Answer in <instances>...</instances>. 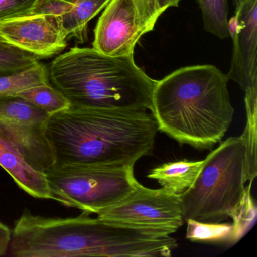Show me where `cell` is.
I'll return each mask as SVG.
<instances>
[{"label":"cell","instance_id":"cell-4","mask_svg":"<svg viewBox=\"0 0 257 257\" xmlns=\"http://www.w3.org/2000/svg\"><path fill=\"white\" fill-rule=\"evenodd\" d=\"M48 67L49 83L71 106L108 110H151L156 80L135 64L134 55L112 57L94 48L70 49Z\"/></svg>","mask_w":257,"mask_h":257},{"label":"cell","instance_id":"cell-13","mask_svg":"<svg viewBox=\"0 0 257 257\" xmlns=\"http://www.w3.org/2000/svg\"><path fill=\"white\" fill-rule=\"evenodd\" d=\"M203 164L204 160L187 159L167 162L153 168L147 177L156 180L168 192L181 195L192 186Z\"/></svg>","mask_w":257,"mask_h":257},{"label":"cell","instance_id":"cell-21","mask_svg":"<svg viewBox=\"0 0 257 257\" xmlns=\"http://www.w3.org/2000/svg\"><path fill=\"white\" fill-rule=\"evenodd\" d=\"M250 186L246 187L243 198L230 216L233 219V243L240 240L255 217L256 209L250 195Z\"/></svg>","mask_w":257,"mask_h":257},{"label":"cell","instance_id":"cell-7","mask_svg":"<svg viewBox=\"0 0 257 257\" xmlns=\"http://www.w3.org/2000/svg\"><path fill=\"white\" fill-rule=\"evenodd\" d=\"M49 116L17 96L0 97V127L27 161L43 173L56 162L46 135Z\"/></svg>","mask_w":257,"mask_h":257},{"label":"cell","instance_id":"cell-19","mask_svg":"<svg viewBox=\"0 0 257 257\" xmlns=\"http://www.w3.org/2000/svg\"><path fill=\"white\" fill-rule=\"evenodd\" d=\"M38 58L0 39V76L14 74L34 67Z\"/></svg>","mask_w":257,"mask_h":257},{"label":"cell","instance_id":"cell-8","mask_svg":"<svg viewBox=\"0 0 257 257\" xmlns=\"http://www.w3.org/2000/svg\"><path fill=\"white\" fill-rule=\"evenodd\" d=\"M110 222L175 233L184 223L180 195L166 189H148L140 183L117 204L97 213Z\"/></svg>","mask_w":257,"mask_h":257},{"label":"cell","instance_id":"cell-12","mask_svg":"<svg viewBox=\"0 0 257 257\" xmlns=\"http://www.w3.org/2000/svg\"><path fill=\"white\" fill-rule=\"evenodd\" d=\"M0 166L31 196L53 200L45 173L34 168L0 127Z\"/></svg>","mask_w":257,"mask_h":257},{"label":"cell","instance_id":"cell-6","mask_svg":"<svg viewBox=\"0 0 257 257\" xmlns=\"http://www.w3.org/2000/svg\"><path fill=\"white\" fill-rule=\"evenodd\" d=\"M134 167L55 163L45 174L53 200L97 214L139 186Z\"/></svg>","mask_w":257,"mask_h":257},{"label":"cell","instance_id":"cell-2","mask_svg":"<svg viewBox=\"0 0 257 257\" xmlns=\"http://www.w3.org/2000/svg\"><path fill=\"white\" fill-rule=\"evenodd\" d=\"M226 75L213 65L182 67L156 81L151 112L158 131L180 144L208 150L234 118Z\"/></svg>","mask_w":257,"mask_h":257},{"label":"cell","instance_id":"cell-3","mask_svg":"<svg viewBox=\"0 0 257 257\" xmlns=\"http://www.w3.org/2000/svg\"><path fill=\"white\" fill-rule=\"evenodd\" d=\"M45 217L25 210L15 222L9 255L16 257L150 256V228L92 218Z\"/></svg>","mask_w":257,"mask_h":257},{"label":"cell","instance_id":"cell-14","mask_svg":"<svg viewBox=\"0 0 257 257\" xmlns=\"http://www.w3.org/2000/svg\"><path fill=\"white\" fill-rule=\"evenodd\" d=\"M110 0H79L70 11L58 17L60 27L67 40L75 38L79 43L88 40V22L103 10Z\"/></svg>","mask_w":257,"mask_h":257},{"label":"cell","instance_id":"cell-20","mask_svg":"<svg viewBox=\"0 0 257 257\" xmlns=\"http://www.w3.org/2000/svg\"><path fill=\"white\" fill-rule=\"evenodd\" d=\"M246 124L243 136L246 142V179L252 186L257 175L256 165V126L257 102H246Z\"/></svg>","mask_w":257,"mask_h":257},{"label":"cell","instance_id":"cell-23","mask_svg":"<svg viewBox=\"0 0 257 257\" xmlns=\"http://www.w3.org/2000/svg\"><path fill=\"white\" fill-rule=\"evenodd\" d=\"M73 7V4L65 0H37L29 14L60 17Z\"/></svg>","mask_w":257,"mask_h":257},{"label":"cell","instance_id":"cell-22","mask_svg":"<svg viewBox=\"0 0 257 257\" xmlns=\"http://www.w3.org/2000/svg\"><path fill=\"white\" fill-rule=\"evenodd\" d=\"M37 0H0V22L29 14Z\"/></svg>","mask_w":257,"mask_h":257},{"label":"cell","instance_id":"cell-27","mask_svg":"<svg viewBox=\"0 0 257 257\" xmlns=\"http://www.w3.org/2000/svg\"><path fill=\"white\" fill-rule=\"evenodd\" d=\"M242 1H243V0H233V3H234L235 9L239 7V5L241 4Z\"/></svg>","mask_w":257,"mask_h":257},{"label":"cell","instance_id":"cell-24","mask_svg":"<svg viewBox=\"0 0 257 257\" xmlns=\"http://www.w3.org/2000/svg\"><path fill=\"white\" fill-rule=\"evenodd\" d=\"M136 2L146 22L152 29H154L156 22L162 16L157 0H136Z\"/></svg>","mask_w":257,"mask_h":257},{"label":"cell","instance_id":"cell-17","mask_svg":"<svg viewBox=\"0 0 257 257\" xmlns=\"http://www.w3.org/2000/svg\"><path fill=\"white\" fill-rule=\"evenodd\" d=\"M16 96L43 109L49 115L65 110L71 106L70 101L50 83L32 87Z\"/></svg>","mask_w":257,"mask_h":257},{"label":"cell","instance_id":"cell-5","mask_svg":"<svg viewBox=\"0 0 257 257\" xmlns=\"http://www.w3.org/2000/svg\"><path fill=\"white\" fill-rule=\"evenodd\" d=\"M245 138L231 137L209 153L192 186L180 195L184 221L222 222L246 192Z\"/></svg>","mask_w":257,"mask_h":257},{"label":"cell","instance_id":"cell-28","mask_svg":"<svg viewBox=\"0 0 257 257\" xmlns=\"http://www.w3.org/2000/svg\"><path fill=\"white\" fill-rule=\"evenodd\" d=\"M65 1H67V2L70 3V4H76V3L78 2L79 0H65Z\"/></svg>","mask_w":257,"mask_h":257},{"label":"cell","instance_id":"cell-18","mask_svg":"<svg viewBox=\"0 0 257 257\" xmlns=\"http://www.w3.org/2000/svg\"><path fill=\"white\" fill-rule=\"evenodd\" d=\"M186 238L191 241L233 243V225L222 222H201L189 219Z\"/></svg>","mask_w":257,"mask_h":257},{"label":"cell","instance_id":"cell-25","mask_svg":"<svg viewBox=\"0 0 257 257\" xmlns=\"http://www.w3.org/2000/svg\"><path fill=\"white\" fill-rule=\"evenodd\" d=\"M11 234L12 230L10 227L0 222V257L8 252Z\"/></svg>","mask_w":257,"mask_h":257},{"label":"cell","instance_id":"cell-1","mask_svg":"<svg viewBox=\"0 0 257 257\" xmlns=\"http://www.w3.org/2000/svg\"><path fill=\"white\" fill-rule=\"evenodd\" d=\"M157 124L147 112L70 106L49 116L46 135L57 164L135 166L153 151Z\"/></svg>","mask_w":257,"mask_h":257},{"label":"cell","instance_id":"cell-10","mask_svg":"<svg viewBox=\"0 0 257 257\" xmlns=\"http://www.w3.org/2000/svg\"><path fill=\"white\" fill-rule=\"evenodd\" d=\"M228 28L233 52L227 79L236 82L245 97H257V0H243Z\"/></svg>","mask_w":257,"mask_h":257},{"label":"cell","instance_id":"cell-26","mask_svg":"<svg viewBox=\"0 0 257 257\" xmlns=\"http://www.w3.org/2000/svg\"><path fill=\"white\" fill-rule=\"evenodd\" d=\"M180 1V0H157L159 10L162 14L170 7H178Z\"/></svg>","mask_w":257,"mask_h":257},{"label":"cell","instance_id":"cell-11","mask_svg":"<svg viewBox=\"0 0 257 257\" xmlns=\"http://www.w3.org/2000/svg\"><path fill=\"white\" fill-rule=\"evenodd\" d=\"M0 39L40 59L60 55L67 37L58 17L28 14L0 22Z\"/></svg>","mask_w":257,"mask_h":257},{"label":"cell","instance_id":"cell-16","mask_svg":"<svg viewBox=\"0 0 257 257\" xmlns=\"http://www.w3.org/2000/svg\"><path fill=\"white\" fill-rule=\"evenodd\" d=\"M202 14L204 30L221 40L229 38L228 0H196Z\"/></svg>","mask_w":257,"mask_h":257},{"label":"cell","instance_id":"cell-9","mask_svg":"<svg viewBox=\"0 0 257 257\" xmlns=\"http://www.w3.org/2000/svg\"><path fill=\"white\" fill-rule=\"evenodd\" d=\"M94 29L93 48L112 57L134 55L140 38L153 31L136 0H110Z\"/></svg>","mask_w":257,"mask_h":257},{"label":"cell","instance_id":"cell-15","mask_svg":"<svg viewBox=\"0 0 257 257\" xmlns=\"http://www.w3.org/2000/svg\"><path fill=\"white\" fill-rule=\"evenodd\" d=\"M48 83L49 79L47 65L39 62L34 67L19 73L0 76V97L16 96L28 88Z\"/></svg>","mask_w":257,"mask_h":257}]
</instances>
